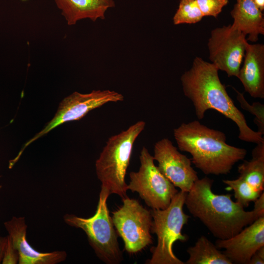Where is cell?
<instances>
[{"mask_svg": "<svg viewBox=\"0 0 264 264\" xmlns=\"http://www.w3.org/2000/svg\"><path fill=\"white\" fill-rule=\"evenodd\" d=\"M219 70L212 63L196 57L191 67L180 77L183 93L192 101L197 117L202 119L207 110H215L237 125L241 140L264 142L263 134L248 126L244 115L235 105L220 79Z\"/></svg>", "mask_w": 264, "mask_h": 264, "instance_id": "cell-1", "label": "cell"}, {"mask_svg": "<svg viewBox=\"0 0 264 264\" xmlns=\"http://www.w3.org/2000/svg\"><path fill=\"white\" fill-rule=\"evenodd\" d=\"M213 183L208 177L198 178L187 193L184 204L215 237L228 239L259 217L253 210L246 211L234 201L231 195L214 193Z\"/></svg>", "mask_w": 264, "mask_h": 264, "instance_id": "cell-2", "label": "cell"}, {"mask_svg": "<svg viewBox=\"0 0 264 264\" xmlns=\"http://www.w3.org/2000/svg\"><path fill=\"white\" fill-rule=\"evenodd\" d=\"M178 149L192 155V163L205 175H226L243 160L247 151L228 144L223 132L194 120L174 130Z\"/></svg>", "mask_w": 264, "mask_h": 264, "instance_id": "cell-3", "label": "cell"}, {"mask_svg": "<svg viewBox=\"0 0 264 264\" xmlns=\"http://www.w3.org/2000/svg\"><path fill=\"white\" fill-rule=\"evenodd\" d=\"M138 121L125 131L110 137L95 162L97 176L102 190L118 195L122 199L127 197L125 181L134 143L145 127Z\"/></svg>", "mask_w": 264, "mask_h": 264, "instance_id": "cell-4", "label": "cell"}, {"mask_svg": "<svg viewBox=\"0 0 264 264\" xmlns=\"http://www.w3.org/2000/svg\"><path fill=\"white\" fill-rule=\"evenodd\" d=\"M187 193L178 191L169 206L164 209L151 210L153 218L151 232L157 236V243L151 249L152 257L148 264H185L173 252V244L177 241L185 242L187 236L182 233L183 226L190 217L183 208Z\"/></svg>", "mask_w": 264, "mask_h": 264, "instance_id": "cell-5", "label": "cell"}, {"mask_svg": "<svg viewBox=\"0 0 264 264\" xmlns=\"http://www.w3.org/2000/svg\"><path fill=\"white\" fill-rule=\"evenodd\" d=\"M110 195L101 189L97 209L88 218L66 214L65 222L82 229L86 234L89 244L96 256L107 264H118L123 260L117 240V234L109 214L107 200Z\"/></svg>", "mask_w": 264, "mask_h": 264, "instance_id": "cell-6", "label": "cell"}, {"mask_svg": "<svg viewBox=\"0 0 264 264\" xmlns=\"http://www.w3.org/2000/svg\"><path fill=\"white\" fill-rule=\"evenodd\" d=\"M140 166L137 172L130 173L128 190L136 192L153 209H164L178 192L160 172L148 150L143 147L139 155Z\"/></svg>", "mask_w": 264, "mask_h": 264, "instance_id": "cell-7", "label": "cell"}, {"mask_svg": "<svg viewBox=\"0 0 264 264\" xmlns=\"http://www.w3.org/2000/svg\"><path fill=\"white\" fill-rule=\"evenodd\" d=\"M123 205L112 212L111 220L117 235L130 254L136 253L153 243L151 235L153 218L151 210L139 201L127 197Z\"/></svg>", "mask_w": 264, "mask_h": 264, "instance_id": "cell-8", "label": "cell"}, {"mask_svg": "<svg viewBox=\"0 0 264 264\" xmlns=\"http://www.w3.org/2000/svg\"><path fill=\"white\" fill-rule=\"evenodd\" d=\"M124 99L122 94L109 89L94 90L85 94L74 92L62 101L54 117L42 130L24 144L12 162L16 163L27 146L58 126L79 120L95 109L108 103L123 101Z\"/></svg>", "mask_w": 264, "mask_h": 264, "instance_id": "cell-9", "label": "cell"}, {"mask_svg": "<svg viewBox=\"0 0 264 264\" xmlns=\"http://www.w3.org/2000/svg\"><path fill=\"white\" fill-rule=\"evenodd\" d=\"M245 37L231 25L217 27L211 32L207 43L209 59L228 77L238 76L248 43Z\"/></svg>", "mask_w": 264, "mask_h": 264, "instance_id": "cell-10", "label": "cell"}, {"mask_svg": "<svg viewBox=\"0 0 264 264\" xmlns=\"http://www.w3.org/2000/svg\"><path fill=\"white\" fill-rule=\"evenodd\" d=\"M153 157L160 172L181 191L188 193L198 179L191 160L180 153L168 138L155 143Z\"/></svg>", "mask_w": 264, "mask_h": 264, "instance_id": "cell-11", "label": "cell"}, {"mask_svg": "<svg viewBox=\"0 0 264 264\" xmlns=\"http://www.w3.org/2000/svg\"><path fill=\"white\" fill-rule=\"evenodd\" d=\"M215 245L224 249L223 253L232 264H249L253 254L264 246V216L229 239H218Z\"/></svg>", "mask_w": 264, "mask_h": 264, "instance_id": "cell-12", "label": "cell"}, {"mask_svg": "<svg viewBox=\"0 0 264 264\" xmlns=\"http://www.w3.org/2000/svg\"><path fill=\"white\" fill-rule=\"evenodd\" d=\"M12 243L19 254V264H57L66 258L65 251L40 252L34 249L26 239L27 225L23 217H13L4 222Z\"/></svg>", "mask_w": 264, "mask_h": 264, "instance_id": "cell-13", "label": "cell"}, {"mask_svg": "<svg viewBox=\"0 0 264 264\" xmlns=\"http://www.w3.org/2000/svg\"><path fill=\"white\" fill-rule=\"evenodd\" d=\"M242 66L237 77L244 90L255 98H264V45L249 44L245 48Z\"/></svg>", "mask_w": 264, "mask_h": 264, "instance_id": "cell-14", "label": "cell"}, {"mask_svg": "<svg viewBox=\"0 0 264 264\" xmlns=\"http://www.w3.org/2000/svg\"><path fill=\"white\" fill-rule=\"evenodd\" d=\"M69 25L88 19L93 22L105 18L107 11L115 5L114 0H55Z\"/></svg>", "mask_w": 264, "mask_h": 264, "instance_id": "cell-15", "label": "cell"}, {"mask_svg": "<svg viewBox=\"0 0 264 264\" xmlns=\"http://www.w3.org/2000/svg\"><path fill=\"white\" fill-rule=\"evenodd\" d=\"M234 21L232 26L248 35L247 40L256 42L260 35L264 34V18L253 0H238L231 10Z\"/></svg>", "mask_w": 264, "mask_h": 264, "instance_id": "cell-16", "label": "cell"}, {"mask_svg": "<svg viewBox=\"0 0 264 264\" xmlns=\"http://www.w3.org/2000/svg\"><path fill=\"white\" fill-rule=\"evenodd\" d=\"M252 159L238 166L239 177L256 190L263 192L264 188V142L257 144L252 152Z\"/></svg>", "mask_w": 264, "mask_h": 264, "instance_id": "cell-17", "label": "cell"}, {"mask_svg": "<svg viewBox=\"0 0 264 264\" xmlns=\"http://www.w3.org/2000/svg\"><path fill=\"white\" fill-rule=\"evenodd\" d=\"M218 249L206 237L201 236L187 249L189 257L185 264H232Z\"/></svg>", "mask_w": 264, "mask_h": 264, "instance_id": "cell-18", "label": "cell"}, {"mask_svg": "<svg viewBox=\"0 0 264 264\" xmlns=\"http://www.w3.org/2000/svg\"><path fill=\"white\" fill-rule=\"evenodd\" d=\"M222 182L228 186L227 190L233 191L236 201L243 208L248 207L250 202H254L263 193L255 189L240 177L232 180L224 179Z\"/></svg>", "mask_w": 264, "mask_h": 264, "instance_id": "cell-19", "label": "cell"}, {"mask_svg": "<svg viewBox=\"0 0 264 264\" xmlns=\"http://www.w3.org/2000/svg\"><path fill=\"white\" fill-rule=\"evenodd\" d=\"M203 17L196 0H180L173 20L175 25L191 24L199 22Z\"/></svg>", "mask_w": 264, "mask_h": 264, "instance_id": "cell-20", "label": "cell"}, {"mask_svg": "<svg viewBox=\"0 0 264 264\" xmlns=\"http://www.w3.org/2000/svg\"><path fill=\"white\" fill-rule=\"evenodd\" d=\"M233 89L237 92V98L241 107L244 110L255 115L254 121L258 127V132L264 134V105L259 102H254L250 105L245 99L243 94Z\"/></svg>", "mask_w": 264, "mask_h": 264, "instance_id": "cell-21", "label": "cell"}, {"mask_svg": "<svg viewBox=\"0 0 264 264\" xmlns=\"http://www.w3.org/2000/svg\"><path fill=\"white\" fill-rule=\"evenodd\" d=\"M198 6L205 16L217 18L223 8L228 3V0H196Z\"/></svg>", "mask_w": 264, "mask_h": 264, "instance_id": "cell-22", "label": "cell"}, {"mask_svg": "<svg viewBox=\"0 0 264 264\" xmlns=\"http://www.w3.org/2000/svg\"><path fill=\"white\" fill-rule=\"evenodd\" d=\"M18 262L19 254L18 251L14 247L10 238L7 235L1 263L2 264H17Z\"/></svg>", "mask_w": 264, "mask_h": 264, "instance_id": "cell-23", "label": "cell"}, {"mask_svg": "<svg viewBox=\"0 0 264 264\" xmlns=\"http://www.w3.org/2000/svg\"><path fill=\"white\" fill-rule=\"evenodd\" d=\"M253 211L259 217L264 216V192L254 201Z\"/></svg>", "mask_w": 264, "mask_h": 264, "instance_id": "cell-24", "label": "cell"}, {"mask_svg": "<svg viewBox=\"0 0 264 264\" xmlns=\"http://www.w3.org/2000/svg\"><path fill=\"white\" fill-rule=\"evenodd\" d=\"M264 264V246L258 249L252 256L249 264Z\"/></svg>", "mask_w": 264, "mask_h": 264, "instance_id": "cell-25", "label": "cell"}, {"mask_svg": "<svg viewBox=\"0 0 264 264\" xmlns=\"http://www.w3.org/2000/svg\"><path fill=\"white\" fill-rule=\"evenodd\" d=\"M1 188V186H0V189ZM7 241V236L2 237L0 236V264L1 263L4 250Z\"/></svg>", "mask_w": 264, "mask_h": 264, "instance_id": "cell-26", "label": "cell"}, {"mask_svg": "<svg viewBox=\"0 0 264 264\" xmlns=\"http://www.w3.org/2000/svg\"><path fill=\"white\" fill-rule=\"evenodd\" d=\"M253 1L261 11L264 10V0H253Z\"/></svg>", "mask_w": 264, "mask_h": 264, "instance_id": "cell-27", "label": "cell"}, {"mask_svg": "<svg viewBox=\"0 0 264 264\" xmlns=\"http://www.w3.org/2000/svg\"></svg>", "mask_w": 264, "mask_h": 264, "instance_id": "cell-28", "label": "cell"}]
</instances>
